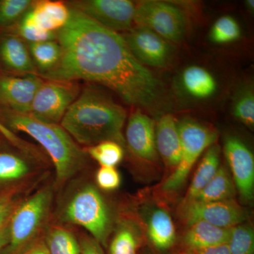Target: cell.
I'll use <instances>...</instances> for the list:
<instances>
[{
    "label": "cell",
    "instance_id": "obj_9",
    "mask_svg": "<svg viewBox=\"0 0 254 254\" xmlns=\"http://www.w3.org/2000/svg\"><path fill=\"white\" fill-rule=\"evenodd\" d=\"M180 218L188 226L196 222H205L222 228H231L245 222L247 213L234 199L203 202H182Z\"/></svg>",
    "mask_w": 254,
    "mask_h": 254
},
{
    "label": "cell",
    "instance_id": "obj_30",
    "mask_svg": "<svg viewBox=\"0 0 254 254\" xmlns=\"http://www.w3.org/2000/svg\"><path fill=\"white\" fill-rule=\"evenodd\" d=\"M18 32L19 36L29 43L56 40V33L43 31L36 26L29 11L23 16Z\"/></svg>",
    "mask_w": 254,
    "mask_h": 254
},
{
    "label": "cell",
    "instance_id": "obj_3",
    "mask_svg": "<svg viewBox=\"0 0 254 254\" xmlns=\"http://www.w3.org/2000/svg\"><path fill=\"white\" fill-rule=\"evenodd\" d=\"M5 118L11 129L28 134L44 148L54 165L57 185L66 183L84 168L86 151L61 125L45 123L29 114L11 110L6 112Z\"/></svg>",
    "mask_w": 254,
    "mask_h": 254
},
{
    "label": "cell",
    "instance_id": "obj_5",
    "mask_svg": "<svg viewBox=\"0 0 254 254\" xmlns=\"http://www.w3.org/2000/svg\"><path fill=\"white\" fill-rule=\"evenodd\" d=\"M63 217L64 221L83 227L100 245H107L111 218L103 196L93 185H85L71 195Z\"/></svg>",
    "mask_w": 254,
    "mask_h": 254
},
{
    "label": "cell",
    "instance_id": "obj_32",
    "mask_svg": "<svg viewBox=\"0 0 254 254\" xmlns=\"http://www.w3.org/2000/svg\"><path fill=\"white\" fill-rule=\"evenodd\" d=\"M33 4L29 0H4L0 2V25L15 22Z\"/></svg>",
    "mask_w": 254,
    "mask_h": 254
},
{
    "label": "cell",
    "instance_id": "obj_26",
    "mask_svg": "<svg viewBox=\"0 0 254 254\" xmlns=\"http://www.w3.org/2000/svg\"><path fill=\"white\" fill-rule=\"evenodd\" d=\"M242 30L236 19L230 15L218 18L209 33V38L214 44L227 45L240 39Z\"/></svg>",
    "mask_w": 254,
    "mask_h": 254
},
{
    "label": "cell",
    "instance_id": "obj_38",
    "mask_svg": "<svg viewBox=\"0 0 254 254\" xmlns=\"http://www.w3.org/2000/svg\"><path fill=\"white\" fill-rule=\"evenodd\" d=\"M18 254H50V252L45 240H38Z\"/></svg>",
    "mask_w": 254,
    "mask_h": 254
},
{
    "label": "cell",
    "instance_id": "obj_22",
    "mask_svg": "<svg viewBox=\"0 0 254 254\" xmlns=\"http://www.w3.org/2000/svg\"><path fill=\"white\" fill-rule=\"evenodd\" d=\"M235 188V183L228 170L225 167L220 165L215 176L193 200L213 202L233 199L236 190Z\"/></svg>",
    "mask_w": 254,
    "mask_h": 254
},
{
    "label": "cell",
    "instance_id": "obj_35",
    "mask_svg": "<svg viewBox=\"0 0 254 254\" xmlns=\"http://www.w3.org/2000/svg\"><path fill=\"white\" fill-rule=\"evenodd\" d=\"M17 205L14 192L0 195V229L7 225Z\"/></svg>",
    "mask_w": 254,
    "mask_h": 254
},
{
    "label": "cell",
    "instance_id": "obj_2",
    "mask_svg": "<svg viewBox=\"0 0 254 254\" xmlns=\"http://www.w3.org/2000/svg\"><path fill=\"white\" fill-rule=\"evenodd\" d=\"M127 111L95 85L79 93L60 125L78 144L88 147L112 141L125 145L123 130Z\"/></svg>",
    "mask_w": 254,
    "mask_h": 254
},
{
    "label": "cell",
    "instance_id": "obj_23",
    "mask_svg": "<svg viewBox=\"0 0 254 254\" xmlns=\"http://www.w3.org/2000/svg\"><path fill=\"white\" fill-rule=\"evenodd\" d=\"M32 168L27 159L11 153H0V185H12L31 176Z\"/></svg>",
    "mask_w": 254,
    "mask_h": 254
},
{
    "label": "cell",
    "instance_id": "obj_6",
    "mask_svg": "<svg viewBox=\"0 0 254 254\" xmlns=\"http://www.w3.org/2000/svg\"><path fill=\"white\" fill-rule=\"evenodd\" d=\"M181 138L180 163L163 182L162 190L167 193L177 191L183 187L193 165L202 153L215 144L218 132L199 123L185 119L178 123Z\"/></svg>",
    "mask_w": 254,
    "mask_h": 254
},
{
    "label": "cell",
    "instance_id": "obj_25",
    "mask_svg": "<svg viewBox=\"0 0 254 254\" xmlns=\"http://www.w3.org/2000/svg\"><path fill=\"white\" fill-rule=\"evenodd\" d=\"M45 242L50 254H81L79 242L72 232L64 227H52Z\"/></svg>",
    "mask_w": 254,
    "mask_h": 254
},
{
    "label": "cell",
    "instance_id": "obj_36",
    "mask_svg": "<svg viewBox=\"0 0 254 254\" xmlns=\"http://www.w3.org/2000/svg\"><path fill=\"white\" fill-rule=\"evenodd\" d=\"M79 245L81 254H104L101 245L92 237L83 236Z\"/></svg>",
    "mask_w": 254,
    "mask_h": 254
},
{
    "label": "cell",
    "instance_id": "obj_33",
    "mask_svg": "<svg viewBox=\"0 0 254 254\" xmlns=\"http://www.w3.org/2000/svg\"><path fill=\"white\" fill-rule=\"evenodd\" d=\"M97 185L105 190H117L121 184V177L117 169L112 167H101L96 173Z\"/></svg>",
    "mask_w": 254,
    "mask_h": 254
},
{
    "label": "cell",
    "instance_id": "obj_20",
    "mask_svg": "<svg viewBox=\"0 0 254 254\" xmlns=\"http://www.w3.org/2000/svg\"><path fill=\"white\" fill-rule=\"evenodd\" d=\"M220 161V148L215 143L206 150L182 202L194 199L218 172Z\"/></svg>",
    "mask_w": 254,
    "mask_h": 254
},
{
    "label": "cell",
    "instance_id": "obj_10",
    "mask_svg": "<svg viewBox=\"0 0 254 254\" xmlns=\"http://www.w3.org/2000/svg\"><path fill=\"white\" fill-rule=\"evenodd\" d=\"M121 35L131 54L145 67H166L173 60V45L150 28L136 26Z\"/></svg>",
    "mask_w": 254,
    "mask_h": 254
},
{
    "label": "cell",
    "instance_id": "obj_37",
    "mask_svg": "<svg viewBox=\"0 0 254 254\" xmlns=\"http://www.w3.org/2000/svg\"><path fill=\"white\" fill-rule=\"evenodd\" d=\"M180 254H230L227 244L202 249H187Z\"/></svg>",
    "mask_w": 254,
    "mask_h": 254
},
{
    "label": "cell",
    "instance_id": "obj_8",
    "mask_svg": "<svg viewBox=\"0 0 254 254\" xmlns=\"http://www.w3.org/2000/svg\"><path fill=\"white\" fill-rule=\"evenodd\" d=\"M79 93L73 81L48 80L37 91L28 114L45 123L59 125Z\"/></svg>",
    "mask_w": 254,
    "mask_h": 254
},
{
    "label": "cell",
    "instance_id": "obj_11",
    "mask_svg": "<svg viewBox=\"0 0 254 254\" xmlns=\"http://www.w3.org/2000/svg\"><path fill=\"white\" fill-rule=\"evenodd\" d=\"M71 7L110 31H128L133 27L136 4L128 0H81Z\"/></svg>",
    "mask_w": 254,
    "mask_h": 254
},
{
    "label": "cell",
    "instance_id": "obj_16",
    "mask_svg": "<svg viewBox=\"0 0 254 254\" xmlns=\"http://www.w3.org/2000/svg\"><path fill=\"white\" fill-rule=\"evenodd\" d=\"M179 82L184 93L196 100L210 99L218 90L217 78L211 71L199 65H190L184 68Z\"/></svg>",
    "mask_w": 254,
    "mask_h": 254
},
{
    "label": "cell",
    "instance_id": "obj_4",
    "mask_svg": "<svg viewBox=\"0 0 254 254\" xmlns=\"http://www.w3.org/2000/svg\"><path fill=\"white\" fill-rule=\"evenodd\" d=\"M53 190L44 187L18 204L8 223L9 242L5 254H18L38 240L49 215Z\"/></svg>",
    "mask_w": 254,
    "mask_h": 254
},
{
    "label": "cell",
    "instance_id": "obj_17",
    "mask_svg": "<svg viewBox=\"0 0 254 254\" xmlns=\"http://www.w3.org/2000/svg\"><path fill=\"white\" fill-rule=\"evenodd\" d=\"M29 11L33 21L40 29L54 33L66 25L70 16V8L60 1H36L33 3Z\"/></svg>",
    "mask_w": 254,
    "mask_h": 254
},
{
    "label": "cell",
    "instance_id": "obj_18",
    "mask_svg": "<svg viewBox=\"0 0 254 254\" xmlns=\"http://www.w3.org/2000/svg\"><path fill=\"white\" fill-rule=\"evenodd\" d=\"M0 58L6 67L16 72L36 73L29 50L20 37H4L0 43Z\"/></svg>",
    "mask_w": 254,
    "mask_h": 254
},
{
    "label": "cell",
    "instance_id": "obj_28",
    "mask_svg": "<svg viewBox=\"0 0 254 254\" xmlns=\"http://www.w3.org/2000/svg\"><path fill=\"white\" fill-rule=\"evenodd\" d=\"M227 245L230 254H254L253 228L245 222L231 227Z\"/></svg>",
    "mask_w": 254,
    "mask_h": 254
},
{
    "label": "cell",
    "instance_id": "obj_14",
    "mask_svg": "<svg viewBox=\"0 0 254 254\" xmlns=\"http://www.w3.org/2000/svg\"><path fill=\"white\" fill-rule=\"evenodd\" d=\"M125 139L128 148L137 158L147 161H155L158 159L155 124L141 110H137L130 115Z\"/></svg>",
    "mask_w": 254,
    "mask_h": 254
},
{
    "label": "cell",
    "instance_id": "obj_31",
    "mask_svg": "<svg viewBox=\"0 0 254 254\" xmlns=\"http://www.w3.org/2000/svg\"><path fill=\"white\" fill-rule=\"evenodd\" d=\"M138 242L136 235L128 227H123L117 232L110 247V254H136Z\"/></svg>",
    "mask_w": 254,
    "mask_h": 254
},
{
    "label": "cell",
    "instance_id": "obj_12",
    "mask_svg": "<svg viewBox=\"0 0 254 254\" xmlns=\"http://www.w3.org/2000/svg\"><path fill=\"white\" fill-rule=\"evenodd\" d=\"M223 150L239 193L242 199L252 200L254 192L253 153L245 142L235 136L225 138Z\"/></svg>",
    "mask_w": 254,
    "mask_h": 254
},
{
    "label": "cell",
    "instance_id": "obj_1",
    "mask_svg": "<svg viewBox=\"0 0 254 254\" xmlns=\"http://www.w3.org/2000/svg\"><path fill=\"white\" fill-rule=\"evenodd\" d=\"M61 58L54 69L42 77L97 83L115 92L125 103L151 108L163 86L148 68L131 54L120 33L107 29L70 7L67 23L56 33Z\"/></svg>",
    "mask_w": 254,
    "mask_h": 254
},
{
    "label": "cell",
    "instance_id": "obj_24",
    "mask_svg": "<svg viewBox=\"0 0 254 254\" xmlns=\"http://www.w3.org/2000/svg\"><path fill=\"white\" fill-rule=\"evenodd\" d=\"M28 48L35 66L39 70V76L50 72L59 63L61 48L56 40L31 43Z\"/></svg>",
    "mask_w": 254,
    "mask_h": 254
},
{
    "label": "cell",
    "instance_id": "obj_34",
    "mask_svg": "<svg viewBox=\"0 0 254 254\" xmlns=\"http://www.w3.org/2000/svg\"><path fill=\"white\" fill-rule=\"evenodd\" d=\"M0 133H1L8 141L11 142L15 146L17 147L18 149L21 150V151L23 152V154L27 155L28 158L34 159L41 158V153L37 150L36 147L33 146V145L30 144L28 142L23 141V140L20 138L19 137L16 136L14 132L11 131L9 128L5 126V125H3L1 123H0Z\"/></svg>",
    "mask_w": 254,
    "mask_h": 254
},
{
    "label": "cell",
    "instance_id": "obj_29",
    "mask_svg": "<svg viewBox=\"0 0 254 254\" xmlns=\"http://www.w3.org/2000/svg\"><path fill=\"white\" fill-rule=\"evenodd\" d=\"M232 115L245 126H254V93L252 86L244 87L237 93L232 108Z\"/></svg>",
    "mask_w": 254,
    "mask_h": 254
},
{
    "label": "cell",
    "instance_id": "obj_7",
    "mask_svg": "<svg viewBox=\"0 0 254 254\" xmlns=\"http://www.w3.org/2000/svg\"><path fill=\"white\" fill-rule=\"evenodd\" d=\"M134 23L150 28L170 43L181 41L186 35L187 21L183 11L165 1L148 0L138 3Z\"/></svg>",
    "mask_w": 254,
    "mask_h": 254
},
{
    "label": "cell",
    "instance_id": "obj_13",
    "mask_svg": "<svg viewBox=\"0 0 254 254\" xmlns=\"http://www.w3.org/2000/svg\"><path fill=\"white\" fill-rule=\"evenodd\" d=\"M43 78L37 73L0 77V101L10 110L28 114L37 91L43 84Z\"/></svg>",
    "mask_w": 254,
    "mask_h": 254
},
{
    "label": "cell",
    "instance_id": "obj_39",
    "mask_svg": "<svg viewBox=\"0 0 254 254\" xmlns=\"http://www.w3.org/2000/svg\"><path fill=\"white\" fill-rule=\"evenodd\" d=\"M9 223V222H8ZM9 242V228L8 224L0 229V252L4 250Z\"/></svg>",
    "mask_w": 254,
    "mask_h": 254
},
{
    "label": "cell",
    "instance_id": "obj_15",
    "mask_svg": "<svg viewBox=\"0 0 254 254\" xmlns=\"http://www.w3.org/2000/svg\"><path fill=\"white\" fill-rule=\"evenodd\" d=\"M155 143L166 166L175 170L181 156V138L178 122L170 114L163 115L155 125Z\"/></svg>",
    "mask_w": 254,
    "mask_h": 254
},
{
    "label": "cell",
    "instance_id": "obj_40",
    "mask_svg": "<svg viewBox=\"0 0 254 254\" xmlns=\"http://www.w3.org/2000/svg\"><path fill=\"white\" fill-rule=\"evenodd\" d=\"M246 9L248 10L250 13H253L254 11V0H247L245 1Z\"/></svg>",
    "mask_w": 254,
    "mask_h": 254
},
{
    "label": "cell",
    "instance_id": "obj_21",
    "mask_svg": "<svg viewBox=\"0 0 254 254\" xmlns=\"http://www.w3.org/2000/svg\"><path fill=\"white\" fill-rule=\"evenodd\" d=\"M148 235L150 242L159 250H168L175 244L176 231L171 217L163 209H156L148 222Z\"/></svg>",
    "mask_w": 254,
    "mask_h": 254
},
{
    "label": "cell",
    "instance_id": "obj_19",
    "mask_svg": "<svg viewBox=\"0 0 254 254\" xmlns=\"http://www.w3.org/2000/svg\"><path fill=\"white\" fill-rule=\"evenodd\" d=\"M230 229L222 228L205 222L189 226L183 242L187 249H202L225 245L230 238Z\"/></svg>",
    "mask_w": 254,
    "mask_h": 254
},
{
    "label": "cell",
    "instance_id": "obj_27",
    "mask_svg": "<svg viewBox=\"0 0 254 254\" xmlns=\"http://www.w3.org/2000/svg\"><path fill=\"white\" fill-rule=\"evenodd\" d=\"M87 154L101 165L115 168L121 163L124 157L123 145L117 142L106 141L88 147Z\"/></svg>",
    "mask_w": 254,
    "mask_h": 254
}]
</instances>
